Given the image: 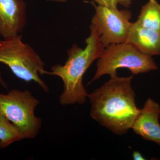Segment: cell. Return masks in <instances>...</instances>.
Masks as SVG:
<instances>
[{
	"label": "cell",
	"mask_w": 160,
	"mask_h": 160,
	"mask_svg": "<svg viewBox=\"0 0 160 160\" xmlns=\"http://www.w3.org/2000/svg\"><path fill=\"white\" fill-rule=\"evenodd\" d=\"M95 2L99 6L109 7V8L117 9L118 3L117 0H92Z\"/></svg>",
	"instance_id": "12"
},
{
	"label": "cell",
	"mask_w": 160,
	"mask_h": 160,
	"mask_svg": "<svg viewBox=\"0 0 160 160\" xmlns=\"http://www.w3.org/2000/svg\"><path fill=\"white\" fill-rule=\"evenodd\" d=\"M132 158L134 160H145L146 159L139 151H135L132 154Z\"/></svg>",
	"instance_id": "14"
},
{
	"label": "cell",
	"mask_w": 160,
	"mask_h": 160,
	"mask_svg": "<svg viewBox=\"0 0 160 160\" xmlns=\"http://www.w3.org/2000/svg\"><path fill=\"white\" fill-rule=\"evenodd\" d=\"M132 0H117L118 4L122 5L123 7L129 8L131 5Z\"/></svg>",
	"instance_id": "13"
},
{
	"label": "cell",
	"mask_w": 160,
	"mask_h": 160,
	"mask_svg": "<svg viewBox=\"0 0 160 160\" xmlns=\"http://www.w3.org/2000/svg\"><path fill=\"white\" fill-rule=\"evenodd\" d=\"M125 42L133 45L144 54L160 56V32L132 23Z\"/></svg>",
	"instance_id": "9"
},
{
	"label": "cell",
	"mask_w": 160,
	"mask_h": 160,
	"mask_svg": "<svg viewBox=\"0 0 160 160\" xmlns=\"http://www.w3.org/2000/svg\"><path fill=\"white\" fill-rule=\"evenodd\" d=\"M0 63L8 66L20 79L34 82L43 91L49 92V87L39 77L46 73L45 63L31 46L23 42L22 35L0 40Z\"/></svg>",
	"instance_id": "3"
},
{
	"label": "cell",
	"mask_w": 160,
	"mask_h": 160,
	"mask_svg": "<svg viewBox=\"0 0 160 160\" xmlns=\"http://www.w3.org/2000/svg\"><path fill=\"white\" fill-rule=\"evenodd\" d=\"M90 35L86 39L84 49L73 44L67 51L68 58L64 65L52 66L45 74L56 76L62 79L63 90L59 97L62 106L86 103L88 93L83 86V77L92 63L101 57L105 47L100 40V34L93 25H90Z\"/></svg>",
	"instance_id": "2"
},
{
	"label": "cell",
	"mask_w": 160,
	"mask_h": 160,
	"mask_svg": "<svg viewBox=\"0 0 160 160\" xmlns=\"http://www.w3.org/2000/svg\"><path fill=\"white\" fill-rule=\"evenodd\" d=\"M24 139L17 128L0 113V149H4L12 143Z\"/></svg>",
	"instance_id": "11"
},
{
	"label": "cell",
	"mask_w": 160,
	"mask_h": 160,
	"mask_svg": "<svg viewBox=\"0 0 160 160\" xmlns=\"http://www.w3.org/2000/svg\"></svg>",
	"instance_id": "17"
},
{
	"label": "cell",
	"mask_w": 160,
	"mask_h": 160,
	"mask_svg": "<svg viewBox=\"0 0 160 160\" xmlns=\"http://www.w3.org/2000/svg\"><path fill=\"white\" fill-rule=\"evenodd\" d=\"M23 0H0V36L3 38L20 34L26 23Z\"/></svg>",
	"instance_id": "7"
},
{
	"label": "cell",
	"mask_w": 160,
	"mask_h": 160,
	"mask_svg": "<svg viewBox=\"0 0 160 160\" xmlns=\"http://www.w3.org/2000/svg\"><path fill=\"white\" fill-rule=\"evenodd\" d=\"M46 1L58 2L64 3L66 2V1H67V0H46Z\"/></svg>",
	"instance_id": "16"
},
{
	"label": "cell",
	"mask_w": 160,
	"mask_h": 160,
	"mask_svg": "<svg viewBox=\"0 0 160 160\" xmlns=\"http://www.w3.org/2000/svg\"><path fill=\"white\" fill-rule=\"evenodd\" d=\"M160 106L151 98H148L132 124L135 133L146 141L160 146Z\"/></svg>",
	"instance_id": "8"
},
{
	"label": "cell",
	"mask_w": 160,
	"mask_h": 160,
	"mask_svg": "<svg viewBox=\"0 0 160 160\" xmlns=\"http://www.w3.org/2000/svg\"><path fill=\"white\" fill-rule=\"evenodd\" d=\"M126 68L134 75L157 70L158 67L152 57L144 54L129 43L112 44L105 47L98 59L97 68L90 83L108 74H118L117 69Z\"/></svg>",
	"instance_id": "4"
},
{
	"label": "cell",
	"mask_w": 160,
	"mask_h": 160,
	"mask_svg": "<svg viewBox=\"0 0 160 160\" xmlns=\"http://www.w3.org/2000/svg\"><path fill=\"white\" fill-rule=\"evenodd\" d=\"M132 77L111 76L108 82L88 94L91 118L116 134L127 133L140 112L132 88Z\"/></svg>",
	"instance_id": "1"
},
{
	"label": "cell",
	"mask_w": 160,
	"mask_h": 160,
	"mask_svg": "<svg viewBox=\"0 0 160 160\" xmlns=\"http://www.w3.org/2000/svg\"><path fill=\"white\" fill-rule=\"evenodd\" d=\"M137 22L145 28L160 32V3L149 0L142 7Z\"/></svg>",
	"instance_id": "10"
},
{
	"label": "cell",
	"mask_w": 160,
	"mask_h": 160,
	"mask_svg": "<svg viewBox=\"0 0 160 160\" xmlns=\"http://www.w3.org/2000/svg\"><path fill=\"white\" fill-rule=\"evenodd\" d=\"M0 84L2 85V86L3 88L7 89V84H6V82L4 81V80H3L2 78L1 72H0Z\"/></svg>",
	"instance_id": "15"
},
{
	"label": "cell",
	"mask_w": 160,
	"mask_h": 160,
	"mask_svg": "<svg viewBox=\"0 0 160 160\" xmlns=\"http://www.w3.org/2000/svg\"><path fill=\"white\" fill-rule=\"evenodd\" d=\"M92 4L95 12L91 24L97 29L103 46L125 42L132 24L131 12Z\"/></svg>",
	"instance_id": "6"
},
{
	"label": "cell",
	"mask_w": 160,
	"mask_h": 160,
	"mask_svg": "<svg viewBox=\"0 0 160 160\" xmlns=\"http://www.w3.org/2000/svg\"><path fill=\"white\" fill-rule=\"evenodd\" d=\"M39 100L28 90L12 89L0 93V113L21 132L24 139H34L39 133L42 120L35 114Z\"/></svg>",
	"instance_id": "5"
}]
</instances>
